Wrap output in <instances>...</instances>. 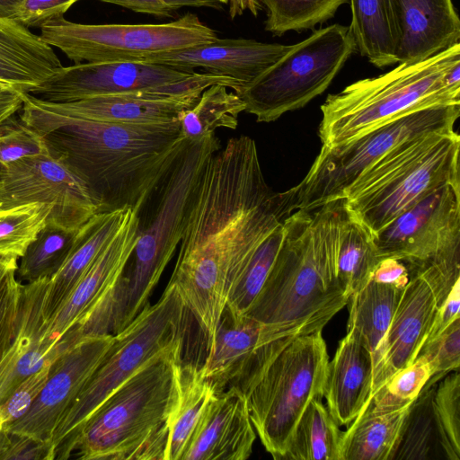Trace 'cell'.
<instances>
[{"mask_svg": "<svg viewBox=\"0 0 460 460\" xmlns=\"http://www.w3.org/2000/svg\"><path fill=\"white\" fill-rule=\"evenodd\" d=\"M292 213L267 184L255 141L231 137L207 162L170 279L212 344L228 296L258 247Z\"/></svg>", "mask_w": 460, "mask_h": 460, "instance_id": "obj_1", "label": "cell"}, {"mask_svg": "<svg viewBox=\"0 0 460 460\" xmlns=\"http://www.w3.org/2000/svg\"><path fill=\"white\" fill-rule=\"evenodd\" d=\"M21 119L86 186L100 212L139 213L181 147L179 120L128 124L55 116L26 101Z\"/></svg>", "mask_w": 460, "mask_h": 460, "instance_id": "obj_2", "label": "cell"}, {"mask_svg": "<svg viewBox=\"0 0 460 460\" xmlns=\"http://www.w3.org/2000/svg\"><path fill=\"white\" fill-rule=\"evenodd\" d=\"M345 211L339 199L285 218L279 252L246 316L300 335L322 331L348 304L336 271Z\"/></svg>", "mask_w": 460, "mask_h": 460, "instance_id": "obj_3", "label": "cell"}, {"mask_svg": "<svg viewBox=\"0 0 460 460\" xmlns=\"http://www.w3.org/2000/svg\"><path fill=\"white\" fill-rule=\"evenodd\" d=\"M182 343L150 359L93 413L74 446L82 460H166Z\"/></svg>", "mask_w": 460, "mask_h": 460, "instance_id": "obj_4", "label": "cell"}, {"mask_svg": "<svg viewBox=\"0 0 460 460\" xmlns=\"http://www.w3.org/2000/svg\"><path fill=\"white\" fill-rule=\"evenodd\" d=\"M352 83L321 106L322 146L350 141L411 111L460 103V43L424 60Z\"/></svg>", "mask_w": 460, "mask_h": 460, "instance_id": "obj_5", "label": "cell"}, {"mask_svg": "<svg viewBox=\"0 0 460 460\" xmlns=\"http://www.w3.org/2000/svg\"><path fill=\"white\" fill-rule=\"evenodd\" d=\"M329 356L322 331L279 339L235 385L265 449L280 460L296 426L314 399L323 400Z\"/></svg>", "mask_w": 460, "mask_h": 460, "instance_id": "obj_6", "label": "cell"}, {"mask_svg": "<svg viewBox=\"0 0 460 460\" xmlns=\"http://www.w3.org/2000/svg\"><path fill=\"white\" fill-rule=\"evenodd\" d=\"M459 150L455 130L430 132L399 144L347 188V211L374 236L438 189L460 184Z\"/></svg>", "mask_w": 460, "mask_h": 460, "instance_id": "obj_7", "label": "cell"}, {"mask_svg": "<svg viewBox=\"0 0 460 460\" xmlns=\"http://www.w3.org/2000/svg\"><path fill=\"white\" fill-rule=\"evenodd\" d=\"M220 147L215 133L185 138L155 188L156 206L147 223L139 222L131 269L119 280L117 332L149 304L152 291L180 244L204 167Z\"/></svg>", "mask_w": 460, "mask_h": 460, "instance_id": "obj_8", "label": "cell"}, {"mask_svg": "<svg viewBox=\"0 0 460 460\" xmlns=\"http://www.w3.org/2000/svg\"><path fill=\"white\" fill-rule=\"evenodd\" d=\"M188 314L178 292L167 284L155 305H147L114 341L58 424L51 443L56 458L67 459L84 423L98 407L150 359L183 341Z\"/></svg>", "mask_w": 460, "mask_h": 460, "instance_id": "obj_9", "label": "cell"}, {"mask_svg": "<svg viewBox=\"0 0 460 460\" xmlns=\"http://www.w3.org/2000/svg\"><path fill=\"white\" fill-rule=\"evenodd\" d=\"M379 257L402 261L431 287L438 307L460 280V184H447L379 230Z\"/></svg>", "mask_w": 460, "mask_h": 460, "instance_id": "obj_10", "label": "cell"}, {"mask_svg": "<svg viewBox=\"0 0 460 460\" xmlns=\"http://www.w3.org/2000/svg\"><path fill=\"white\" fill-rule=\"evenodd\" d=\"M460 103L424 107L400 115L344 144L322 146L305 177L286 190L291 210H312L343 199L371 164L399 144L430 132L454 131Z\"/></svg>", "mask_w": 460, "mask_h": 460, "instance_id": "obj_11", "label": "cell"}, {"mask_svg": "<svg viewBox=\"0 0 460 460\" xmlns=\"http://www.w3.org/2000/svg\"><path fill=\"white\" fill-rule=\"evenodd\" d=\"M355 50L349 26L321 28L235 93L258 122L275 121L323 93Z\"/></svg>", "mask_w": 460, "mask_h": 460, "instance_id": "obj_12", "label": "cell"}, {"mask_svg": "<svg viewBox=\"0 0 460 460\" xmlns=\"http://www.w3.org/2000/svg\"><path fill=\"white\" fill-rule=\"evenodd\" d=\"M40 29V37L75 64L144 62L149 57L208 43L216 31L191 13L158 24H82L65 18Z\"/></svg>", "mask_w": 460, "mask_h": 460, "instance_id": "obj_13", "label": "cell"}, {"mask_svg": "<svg viewBox=\"0 0 460 460\" xmlns=\"http://www.w3.org/2000/svg\"><path fill=\"white\" fill-rule=\"evenodd\" d=\"M234 88L236 80L211 73H195L188 79L164 88L84 98L65 102H48L24 93V101L45 113L95 121L128 124H165L198 101L210 85Z\"/></svg>", "mask_w": 460, "mask_h": 460, "instance_id": "obj_14", "label": "cell"}, {"mask_svg": "<svg viewBox=\"0 0 460 460\" xmlns=\"http://www.w3.org/2000/svg\"><path fill=\"white\" fill-rule=\"evenodd\" d=\"M29 203L51 207L49 218L70 228L82 227L98 213L84 183L49 154L25 157L0 170V208Z\"/></svg>", "mask_w": 460, "mask_h": 460, "instance_id": "obj_15", "label": "cell"}, {"mask_svg": "<svg viewBox=\"0 0 460 460\" xmlns=\"http://www.w3.org/2000/svg\"><path fill=\"white\" fill-rule=\"evenodd\" d=\"M196 72L146 62H85L62 66L27 94L48 102L151 91L182 82Z\"/></svg>", "mask_w": 460, "mask_h": 460, "instance_id": "obj_16", "label": "cell"}, {"mask_svg": "<svg viewBox=\"0 0 460 460\" xmlns=\"http://www.w3.org/2000/svg\"><path fill=\"white\" fill-rule=\"evenodd\" d=\"M113 341V334L85 336L66 350L51 365L49 378L29 411L4 429L51 442L58 424Z\"/></svg>", "mask_w": 460, "mask_h": 460, "instance_id": "obj_17", "label": "cell"}, {"mask_svg": "<svg viewBox=\"0 0 460 460\" xmlns=\"http://www.w3.org/2000/svg\"><path fill=\"white\" fill-rule=\"evenodd\" d=\"M138 213L128 209L124 220L67 298L45 323L43 338L58 341L78 326L87 336L90 319L100 304L117 288L131 258L138 236Z\"/></svg>", "mask_w": 460, "mask_h": 460, "instance_id": "obj_18", "label": "cell"}, {"mask_svg": "<svg viewBox=\"0 0 460 460\" xmlns=\"http://www.w3.org/2000/svg\"><path fill=\"white\" fill-rule=\"evenodd\" d=\"M49 278L22 285L21 306L14 339L0 360V405L30 375L54 362L84 338L76 327L58 341L43 338V301Z\"/></svg>", "mask_w": 460, "mask_h": 460, "instance_id": "obj_19", "label": "cell"}, {"mask_svg": "<svg viewBox=\"0 0 460 460\" xmlns=\"http://www.w3.org/2000/svg\"><path fill=\"white\" fill-rule=\"evenodd\" d=\"M255 439L246 399L231 385L207 404L182 460H245Z\"/></svg>", "mask_w": 460, "mask_h": 460, "instance_id": "obj_20", "label": "cell"}, {"mask_svg": "<svg viewBox=\"0 0 460 460\" xmlns=\"http://www.w3.org/2000/svg\"><path fill=\"white\" fill-rule=\"evenodd\" d=\"M289 47L254 40L217 38L208 43L155 54L144 62L190 73L200 68L206 73L231 77L243 87L274 64Z\"/></svg>", "mask_w": 460, "mask_h": 460, "instance_id": "obj_21", "label": "cell"}, {"mask_svg": "<svg viewBox=\"0 0 460 460\" xmlns=\"http://www.w3.org/2000/svg\"><path fill=\"white\" fill-rule=\"evenodd\" d=\"M437 308L429 284L418 274L410 275L383 342L372 394L395 372L414 361L426 341Z\"/></svg>", "mask_w": 460, "mask_h": 460, "instance_id": "obj_22", "label": "cell"}, {"mask_svg": "<svg viewBox=\"0 0 460 460\" xmlns=\"http://www.w3.org/2000/svg\"><path fill=\"white\" fill-rule=\"evenodd\" d=\"M397 63L424 60L460 40L452 0H389Z\"/></svg>", "mask_w": 460, "mask_h": 460, "instance_id": "obj_23", "label": "cell"}, {"mask_svg": "<svg viewBox=\"0 0 460 460\" xmlns=\"http://www.w3.org/2000/svg\"><path fill=\"white\" fill-rule=\"evenodd\" d=\"M299 334L250 316L234 322L223 314L201 369L216 394L234 385L271 342Z\"/></svg>", "mask_w": 460, "mask_h": 460, "instance_id": "obj_24", "label": "cell"}, {"mask_svg": "<svg viewBox=\"0 0 460 460\" xmlns=\"http://www.w3.org/2000/svg\"><path fill=\"white\" fill-rule=\"evenodd\" d=\"M347 331L328 362L323 390L327 410L339 426H349L372 395L370 352L354 330Z\"/></svg>", "mask_w": 460, "mask_h": 460, "instance_id": "obj_25", "label": "cell"}, {"mask_svg": "<svg viewBox=\"0 0 460 460\" xmlns=\"http://www.w3.org/2000/svg\"><path fill=\"white\" fill-rule=\"evenodd\" d=\"M63 66L53 48L13 18L0 17V82L23 93Z\"/></svg>", "mask_w": 460, "mask_h": 460, "instance_id": "obj_26", "label": "cell"}, {"mask_svg": "<svg viewBox=\"0 0 460 460\" xmlns=\"http://www.w3.org/2000/svg\"><path fill=\"white\" fill-rule=\"evenodd\" d=\"M128 209L96 213L79 229L69 255L49 280L43 301L45 322L62 305L102 248L118 231Z\"/></svg>", "mask_w": 460, "mask_h": 460, "instance_id": "obj_27", "label": "cell"}, {"mask_svg": "<svg viewBox=\"0 0 460 460\" xmlns=\"http://www.w3.org/2000/svg\"><path fill=\"white\" fill-rule=\"evenodd\" d=\"M409 407L377 411L368 402L342 433L341 460H392Z\"/></svg>", "mask_w": 460, "mask_h": 460, "instance_id": "obj_28", "label": "cell"}, {"mask_svg": "<svg viewBox=\"0 0 460 460\" xmlns=\"http://www.w3.org/2000/svg\"><path fill=\"white\" fill-rule=\"evenodd\" d=\"M402 292L394 286L369 280L349 298L347 330H354L370 352L373 376L378 369L383 342Z\"/></svg>", "mask_w": 460, "mask_h": 460, "instance_id": "obj_29", "label": "cell"}, {"mask_svg": "<svg viewBox=\"0 0 460 460\" xmlns=\"http://www.w3.org/2000/svg\"><path fill=\"white\" fill-rule=\"evenodd\" d=\"M174 375L177 399L170 422L166 460H182L204 409L216 394L200 365L180 358L175 363Z\"/></svg>", "mask_w": 460, "mask_h": 460, "instance_id": "obj_30", "label": "cell"}, {"mask_svg": "<svg viewBox=\"0 0 460 460\" xmlns=\"http://www.w3.org/2000/svg\"><path fill=\"white\" fill-rule=\"evenodd\" d=\"M356 49L376 67L397 64L389 0H349Z\"/></svg>", "mask_w": 460, "mask_h": 460, "instance_id": "obj_31", "label": "cell"}, {"mask_svg": "<svg viewBox=\"0 0 460 460\" xmlns=\"http://www.w3.org/2000/svg\"><path fill=\"white\" fill-rule=\"evenodd\" d=\"M342 433L322 400L314 399L300 417L280 460H341Z\"/></svg>", "mask_w": 460, "mask_h": 460, "instance_id": "obj_32", "label": "cell"}, {"mask_svg": "<svg viewBox=\"0 0 460 460\" xmlns=\"http://www.w3.org/2000/svg\"><path fill=\"white\" fill-rule=\"evenodd\" d=\"M380 261L373 235L346 209L341 229L336 271L349 298L369 281Z\"/></svg>", "mask_w": 460, "mask_h": 460, "instance_id": "obj_33", "label": "cell"}, {"mask_svg": "<svg viewBox=\"0 0 460 460\" xmlns=\"http://www.w3.org/2000/svg\"><path fill=\"white\" fill-rule=\"evenodd\" d=\"M434 391L432 386L422 389L410 405L392 460H430L438 453L447 459L433 408Z\"/></svg>", "mask_w": 460, "mask_h": 460, "instance_id": "obj_34", "label": "cell"}, {"mask_svg": "<svg viewBox=\"0 0 460 460\" xmlns=\"http://www.w3.org/2000/svg\"><path fill=\"white\" fill-rule=\"evenodd\" d=\"M227 86L216 84L206 88L197 102L182 111L178 120L185 138H198L217 128L235 129L239 114L245 111V103Z\"/></svg>", "mask_w": 460, "mask_h": 460, "instance_id": "obj_35", "label": "cell"}, {"mask_svg": "<svg viewBox=\"0 0 460 460\" xmlns=\"http://www.w3.org/2000/svg\"><path fill=\"white\" fill-rule=\"evenodd\" d=\"M80 228L66 227L49 218L21 258L16 270L19 279L29 283L50 279L69 255Z\"/></svg>", "mask_w": 460, "mask_h": 460, "instance_id": "obj_36", "label": "cell"}, {"mask_svg": "<svg viewBox=\"0 0 460 460\" xmlns=\"http://www.w3.org/2000/svg\"><path fill=\"white\" fill-rule=\"evenodd\" d=\"M283 223L261 243L247 267L233 287L224 314L234 322L245 317L260 294L283 240Z\"/></svg>", "mask_w": 460, "mask_h": 460, "instance_id": "obj_37", "label": "cell"}, {"mask_svg": "<svg viewBox=\"0 0 460 460\" xmlns=\"http://www.w3.org/2000/svg\"><path fill=\"white\" fill-rule=\"evenodd\" d=\"M51 212V207L40 203L0 208V262L18 264Z\"/></svg>", "mask_w": 460, "mask_h": 460, "instance_id": "obj_38", "label": "cell"}, {"mask_svg": "<svg viewBox=\"0 0 460 460\" xmlns=\"http://www.w3.org/2000/svg\"><path fill=\"white\" fill-rule=\"evenodd\" d=\"M267 11L265 30L276 36L314 28L349 0H256Z\"/></svg>", "mask_w": 460, "mask_h": 460, "instance_id": "obj_39", "label": "cell"}, {"mask_svg": "<svg viewBox=\"0 0 460 460\" xmlns=\"http://www.w3.org/2000/svg\"><path fill=\"white\" fill-rule=\"evenodd\" d=\"M431 373L428 358L420 353L412 363L395 372L372 394L371 406L377 411H394L411 405Z\"/></svg>", "mask_w": 460, "mask_h": 460, "instance_id": "obj_40", "label": "cell"}, {"mask_svg": "<svg viewBox=\"0 0 460 460\" xmlns=\"http://www.w3.org/2000/svg\"><path fill=\"white\" fill-rule=\"evenodd\" d=\"M433 408L448 460H460V374L447 375L434 391Z\"/></svg>", "mask_w": 460, "mask_h": 460, "instance_id": "obj_41", "label": "cell"}, {"mask_svg": "<svg viewBox=\"0 0 460 460\" xmlns=\"http://www.w3.org/2000/svg\"><path fill=\"white\" fill-rule=\"evenodd\" d=\"M431 366V376L423 389H428L456 370L460 366V318L453 322L434 339L425 342L420 351ZM419 353V354H420Z\"/></svg>", "mask_w": 460, "mask_h": 460, "instance_id": "obj_42", "label": "cell"}, {"mask_svg": "<svg viewBox=\"0 0 460 460\" xmlns=\"http://www.w3.org/2000/svg\"><path fill=\"white\" fill-rule=\"evenodd\" d=\"M40 154H49L42 137L20 115L0 126V163L3 165Z\"/></svg>", "mask_w": 460, "mask_h": 460, "instance_id": "obj_43", "label": "cell"}, {"mask_svg": "<svg viewBox=\"0 0 460 460\" xmlns=\"http://www.w3.org/2000/svg\"><path fill=\"white\" fill-rule=\"evenodd\" d=\"M53 362L43 366L25 378L0 405V420L4 428L22 418L31 407L43 389Z\"/></svg>", "mask_w": 460, "mask_h": 460, "instance_id": "obj_44", "label": "cell"}, {"mask_svg": "<svg viewBox=\"0 0 460 460\" xmlns=\"http://www.w3.org/2000/svg\"><path fill=\"white\" fill-rule=\"evenodd\" d=\"M11 270L0 290V360L10 348L16 332L22 284Z\"/></svg>", "mask_w": 460, "mask_h": 460, "instance_id": "obj_45", "label": "cell"}, {"mask_svg": "<svg viewBox=\"0 0 460 460\" xmlns=\"http://www.w3.org/2000/svg\"><path fill=\"white\" fill-rule=\"evenodd\" d=\"M79 0H22L13 19L27 28L42 26L64 18L65 13Z\"/></svg>", "mask_w": 460, "mask_h": 460, "instance_id": "obj_46", "label": "cell"}, {"mask_svg": "<svg viewBox=\"0 0 460 460\" xmlns=\"http://www.w3.org/2000/svg\"><path fill=\"white\" fill-rule=\"evenodd\" d=\"M56 451L49 440L8 432L0 460H53Z\"/></svg>", "mask_w": 460, "mask_h": 460, "instance_id": "obj_47", "label": "cell"}, {"mask_svg": "<svg viewBox=\"0 0 460 460\" xmlns=\"http://www.w3.org/2000/svg\"><path fill=\"white\" fill-rule=\"evenodd\" d=\"M460 280L456 281L445 301L437 308L426 341H429L460 318Z\"/></svg>", "mask_w": 460, "mask_h": 460, "instance_id": "obj_48", "label": "cell"}, {"mask_svg": "<svg viewBox=\"0 0 460 460\" xmlns=\"http://www.w3.org/2000/svg\"><path fill=\"white\" fill-rule=\"evenodd\" d=\"M409 279L410 272L405 263L400 260L387 257L378 262L369 280L403 289Z\"/></svg>", "mask_w": 460, "mask_h": 460, "instance_id": "obj_49", "label": "cell"}, {"mask_svg": "<svg viewBox=\"0 0 460 460\" xmlns=\"http://www.w3.org/2000/svg\"><path fill=\"white\" fill-rule=\"evenodd\" d=\"M24 93L0 82V126L22 109Z\"/></svg>", "mask_w": 460, "mask_h": 460, "instance_id": "obj_50", "label": "cell"}, {"mask_svg": "<svg viewBox=\"0 0 460 460\" xmlns=\"http://www.w3.org/2000/svg\"><path fill=\"white\" fill-rule=\"evenodd\" d=\"M104 3L114 4L134 12L168 17L172 13L163 0H98Z\"/></svg>", "mask_w": 460, "mask_h": 460, "instance_id": "obj_51", "label": "cell"}, {"mask_svg": "<svg viewBox=\"0 0 460 460\" xmlns=\"http://www.w3.org/2000/svg\"><path fill=\"white\" fill-rule=\"evenodd\" d=\"M220 4H229V15L232 20L249 11L256 16L261 5L256 0H217Z\"/></svg>", "mask_w": 460, "mask_h": 460, "instance_id": "obj_52", "label": "cell"}, {"mask_svg": "<svg viewBox=\"0 0 460 460\" xmlns=\"http://www.w3.org/2000/svg\"><path fill=\"white\" fill-rule=\"evenodd\" d=\"M163 2L172 12L185 6L221 9V4L217 0H163Z\"/></svg>", "mask_w": 460, "mask_h": 460, "instance_id": "obj_53", "label": "cell"}, {"mask_svg": "<svg viewBox=\"0 0 460 460\" xmlns=\"http://www.w3.org/2000/svg\"><path fill=\"white\" fill-rule=\"evenodd\" d=\"M22 0H0V17L13 18Z\"/></svg>", "mask_w": 460, "mask_h": 460, "instance_id": "obj_54", "label": "cell"}, {"mask_svg": "<svg viewBox=\"0 0 460 460\" xmlns=\"http://www.w3.org/2000/svg\"><path fill=\"white\" fill-rule=\"evenodd\" d=\"M18 264H6L0 262V290L4 283L8 273L13 270H17Z\"/></svg>", "mask_w": 460, "mask_h": 460, "instance_id": "obj_55", "label": "cell"}, {"mask_svg": "<svg viewBox=\"0 0 460 460\" xmlns=\"http://www.w3.org/2000/svg\"><path fill=\"white\" fill-rule=\"evenodd\" d=\"M8 437V432L4 429V428L2 425L1 420H0V456L4 451L6 440Z\"/></svg>", "mask_w": 460, "mask_h": 460, "instance_id": "obj_56", "label": "cell"}, {"mask_svg": "<svg viewBox=\"0 0 460 460\" xmlns=\"http://www.w3.org/2000/svg\"><path fill=\"white\" fill-rule=\"evenodd\" d=\"M2 166H3V164L0 163V170H1Z\"/></svg>", "mask_w": 460, "mask_h": 460, "instance_id": "obj_57", "label": "cell"}]
</instances>
